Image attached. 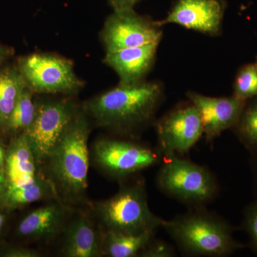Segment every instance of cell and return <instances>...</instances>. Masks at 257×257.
I'll return each instance as SVG.
<instances>
[{
	"label": "cell",
	"instance_id": "cell-1",
	"mask_svg": "<svg viewBox=\"0 0 257 257\" xmlns=\"http://www.w3.org/2000/svg\"><path fill=\"white\" fill-rule=\"evenodd\" d=\"M162 94V88L157 83L119 84L88 101L86 109L98 126L128 135L151 121Z\"/></svg>",
	"mask_w": 257,
	"mask_h": 257
},
{
	"label": "cell",
	"instance_id": "cell-2",
	"mask_svg": "<svg viewBox=\"0 0 257 257\" xmlns=\"http://www.w3.org/2000/svg\"><path fill=\"white\" fill-rule=\"evenodd\" d=\"M90 133L87 116L78 109L45 162L57 197L65 202H79L87 191Z\"/></svg>",
	"mask_w": 257,
	"mask_h": 257
},
{
	"label": "cell",
	"instance_id": "cell-3",
	"mask_svg": "<svg viewBox=\"0 0 257 257\" xmlns=\"http://www.w3.org/2000/svg\"><path fill=\"white\" fill-rule=\"evenodd\" d=\"M162 228L182 254L188 256L224 257L244 247L233 237L234 228L205 207L165 220Z\"/></svg>",
	"mask_w": 257,
	"mask_h": 257
},
{
	"label": "cell",
	"instance_id": "cell-4",
	"mask_svg": "<svg viewBox=\"0 0 257 257\" xmlns=\"http://www.w3.org/2000/svg\"><path fill=\"white\" fill-rule=\"evenodd\" d=\"M94 209L104 231L127 234L156 232L165 222L149 207L143 180L124 184L113 197L98 202Z\"/></svg>",
	"mask_w": 257,
	"mask_h": 257
},
{
	"label": "cell",
	"instance_id": "cell-5",
	"mask_svg": "<svg viewBox=\"0 0 257 257\" xmlns=\"http://www.w3.org/2000/svg\"><path fill=\"white\" fill-rule=\"evenodd\" d=\"M164 160L156 178L163 194L191 208L205 207L215 199L219 184L209 169L176 155Z\"/></svg>",
	"mask_w": 257,
	"mask_h": 257
},
{
	"label": "cell",
	"instance_id": "cell-6",
	"mask_svg": "<svg viewBox=\"0 0 257 257\" xmlns=\"http://www.w3.org/2000/svg\"><path fill=\"white\" fill-rule=\"evenodd\" d=\"M18 69L33 92L70 94L84 86L73 63L59 56L37 53L21 57Z\"/></svg>",
	"mask_w": 257,
	"mask_h": 257
},
{
	"label": "cell",
	"instance_id": "cell-7",
	"mask_svg": "<svg viewBox=\"0 0 257 257\" xmlns=\"http://www.w3.org/2000/svg\"><path fill=\"white\" fill-rule=\"evenodd\" d=\"M78 108L68 100L49 101L37 104L32 124L25 132L38 167L44 165Z\"/></svg>",
	"mask_w": 257,
	"mask_h": 257
},
{
	"label": "cell",
	"instance_id": "cell-8",
	"mask_svg": "<svg viewBox=\"0 0 257 257\" xmlns=\"http://www.w3.org/2000/svg\"><path fill=\"white\" fill-rule=\"evenodd\" d=\"M94 157L107 175L123 179L157 165L163 156L158 149L126 140L102 139L94 145Z\"/></svg>",
	"mask_w": 257,
	"mask_h": 257
},
{
	"label": "cell",
	"instance_id": "cell-9",
	"mask_svg": "<svg viewBox=\"0 0 257 257\" xmlns=\"http://www.w3.org/2000/svg\"><path fill=\"white\" fill-rule=\"evenodd\" d=\"M100 37L106 53H110L147 44L160 43L162 32L157 22L138 15L132 8L114 10L106 19Z\"/></svg>",
	"mask_w": 257,
	"mask_h": 257
},
{
	"label": "cell",
	"instance_id": "cell-10",
	"mask_svg": "<svg viewBox=\"0 0 257 257\" xmlns=\"http://www.w3.org/2000/svg\"><path fill=\"white\" fill-rule=\"evenodd\" d=\"M159 151L164 158L189 152L204 135L200 114L192 102L178 106L157 123Z\"/></svg>",
	"mask_w": 257,
	"mask_h": 257
},
{
	"label": "cell",
	"instance_id": "cell-11",
	"mask_svg": "<svg viewBox=\"0 0 257 257\" xmlns=\"http://www.w3.org/2000/svg\"><path fill=\"white\" fill-rule=\"evenodd\" d=\"M187 96L200 114L204 135L209 142L226 130L235 127L246 106V101L234 95L211 97L190 92L187 93Z\"/></svg>",
	"mask_w": 257,
	"mask_h": 257
},
{
	"label": "cell",
	"instance_id": "cell-12",
	"mask_svg": "<svg viewBox=\"0 0 257 257\" xmlns=\"http://www.w3.org/2000/svg\"><path fill=\"white\" fill-rule=\"evenodd\" d=\"M224 3L221 0H177L165 20L159 25L177 24L184 28L207 35L220 31Z\"/></svg>",
	"mask_w": 257,
	"mask_h": 257
},
{
	"label": "cell",
	"instance_id": "cell-13",
	"mask_svg": "<svg viewBox=\"0 0 257 257\" xmlns=\"http://www.w3.org/2000/svg\"><path fill=\"white\" fill-rule=\"evenodd\" d=\"M160 43L124 49L106 53L104 62L119 76V84L132 85L143 82L155 61Z\"/></svg>",
	"mask_w": 257,
	"mask_h": 257
},
{
	"label": "cell",
	"instance_id": "cell-14",
	"mask_svg": "<svg viewBox=\"0 0 257 257\" xmlns=\"http://www.w3.org/2000/svg\"><path fill=\"white\" fill-rule=\"evenodd\" d=\"M62 253L68 257H96L102 255V232L86 216L67 225Z\"/></svg>",
	"mask_w": 257,
	"mask_h": 257
},
{
	"label": "cell",
	"instance_id": "cell-15",
	"mask_svg": "<svg viewBox=\"0 0 257 257\" xmlns=\"http://www.w3.org/2000/svg\"><path fill=\"white\" fill-rule=\"evenodd\" d=\"M69 209L60 203L49 204L32 211L18 226V234L31 239H50L64 226Z\"/></svg>",
	"mask_w": 257,
	"mask_h": 257
},
{
	"label": "cell",
	"instance_id": "cell-16",
	"mask_svg": "<svg viewBox=\"0 0 257 257\" xmlns=\"http://www.w3.org/2000/svg\"><path fill=\"white\" fill-rule=\"evenodd\" d=\"M38 167L25 133L15 139L5 157V172L8 187L30 183L37 176Z\"/></svg>",
	"mask_w": 257,
	"mask_h": 257
},
{
	"label": "cell",
	"instance_id": "cell-17",
	"mask_svg": "<svg viewBox=\"0 0 257 257\" xmlns=\"http://www.w3.org/2000/svg\"><path fill=\"white\" fill-rule=\"evenodd\" d=\"M155 231L127 234L104 231L102 233V255L109 257L139 256L154 238Z\"/></svg>",
	"mask_w": 257,
	"mask_h": 257
},
{
	"label": "cell",
	"instance_id": "cell-18",
	"mask_svg": "<svg viewBox=\"0 0 257 257\" xmlns=\"http://www.w3.org/2000/svg\"><path fill=\"white\" fill-rule=\"evenodd\" d=\"M54 196L57 197V194L50 179L37 175L30 183L8 187L3 194V203L10 209H15Z\"/></svg>",
	"mask_w": 257,
	"mask_h": 257
},
{
	"label": "cell",
	"instance_id": "cell-19",
	"mask_svg": "<svg viewBox=\"0 0 257 257\" xmlns=\"http://www.w3.org/2000/svg\"><path fill=\"white\" fill-rule=\"evenodd\" d=\"M28 86L18 69L0 70V126L5 127L20 94Z\"/></svg>",
	"mask_w": 257,
	"mask_h": 257
},
{
	"label": "cell",
	"instance_id": "cell-20",
	"mask_svg": "<svg viewBox=\"0 0 257 257\" xmlns=\"http://www.w3.org/2000/svg\"><path fill=\"white\" fill-rule=\"evenodd\" d=\"M33 91L28 86L20 94L14 109L10 114L5 128L10 131L19 132L27 130L35 120L37 104L32 101Z\"/></svg>",
	"mask_w": 257,
	"mask_h": 257
},
{
	"label": "cell",
	"instance_id": "cell-21",
	"mask_svg": "<svg viewBox=\"0 0 257 257\" xmlns=\"http://www.w3.org/2000/svg\"><path fill=\"white\" fill-rule=\"evenodd\" d=\"M235 97L246 101L257 96V63L243 66L235 79Z\"/></svg>",
	"mask_w": 257,
	"mask_h": 257
},
{
	"label": "cell",
	"instance_id": "cell-22",
	"mask_svg": "<svg viewBox=\"0 0 257 257\" xmlns=\"http://www.w3.org/2000/svg\"><path fill=\"white\" fill-rule=\"evenodd\" d=\"M235 127L241 141L246 147L257 149V100L248 107L245 106Z\"/></svg>",
	"mask_w": 257,
	"mask_h": 257
},
{
	"label": "cell",
	"instance_id": "cell-23",
	"mask_svg": "<svg viewBox=\"0 0 257 257\" xmlns=\"http://www.w3.org/2000/svg\"><path fill=\"white\" fill-rule=\"evenodd\" d=\"M177 256L175 248L162 240L155 239L140 253L139 256L143 257H174Z\"/></svg>",
	"mask_w": 257,
	"mask_h": 257
},
{
	"label": "cell",
	"instance_id": "cell-24",
	"mask_svg": "<svg viewBox=\"0 0 257 257\" xmlns=\"http://www.w3.org/2000/svg\"><path fill=\"white\" fill-rule=\"evenodd\" d=\"M243 226L249 236L251 248L257 253V200L246 209Z\"/></svg>",
	"mask_w": 257,
	"mask_h": 257
},
{
	"label": "cell",
	"instance_id": "cell-25",
	"mask_svg": "<svg viewBox=\"0 0 257 257\" xmlns=\"http://www.w3.org/2000/svg\"><path fill=\"white\" fill-rule=\"evenodd\" d=\"M2 256L6 257H39L40 253L34 249L26 248H7L2 253Z\"/></svg>",
	"mask_w": 257,
	"mask_h": 257
},
{
	"label": "cell",
	"instance_id": "cell-26",
	"mask_svg": "<svg viewBox=\"0 0 257 257\" xmlns=\"http://www.w3.org/2000/svg\"><path fill=\"white\" fill-rule=\"evenodd\" d=\"M142 0H107L113 9H132Z\"/></svg>",
	"mask_w": 257,
	"mask_h": 257
},
{
	"label": "cell",
	"instance_id": "cell-27",
	"mask_svg": "<svg viewBox=\"0 0 257 257\" xmlns=\"http://www.w3.org/2000/svg\"><path fill=\"white\" fill-rule=\"evenodd\" d=\"M13 54V51L9 47L0 45V64L6 60Z\"/></svg>",
	"mask_w": 257,
	"mask_h": 257
},
{
	"label": "cell",
	"instance_id": "cell-28",
	"mask_svg": "<svg viewBox=\"0 0 257 257\" xmlns=\"http://www.w3.org/2000/svg\"><path fill=\"white\" fill-rule=\"evenodd\" d=\"M5 187L7 188V178L5 170L0 169V194H3L5 192Z\"/></svg>",
	"mask_w": 257,
	"mask_h": 257
},
{
	"label": "cell",
	"instance_id": "cell-29",
	"mask_svg": "<svg viewBox=\"0 0 257 257\" xmlns=\"http://www.w3.org/2000/svg\"><path fill=\"white\" fill-rule=\"evenodd\" d=\"M5 157H6V152L0 144V169H3L5 167Z\"/></svg>",
	"mask_w": 257,
	"mask_h": 257
},
{
	"label": "cell",
	"instance_id": "cell-30",
	"mask_svg": "<svg viewBox=\"0 0 257 257\" xmlns=\"http://www.w3.org/2000/svg\"><path fill=\"white\" fill-rule=\"evenodd\" d=\"M5 221V216L0 212V232H1L2 229H3V226H4Z\"/></svg>",
	"mask_w": 257,
	"mask_h": 257
}]
</instances>
